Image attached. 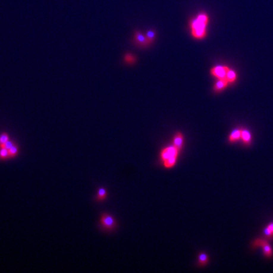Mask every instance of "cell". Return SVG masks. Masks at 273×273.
<instances>
[{"instance_id": "6da1fadb", "label": "cell", "mask_w": 273, "mask_h": 273, "mask_svg": "<svg viewBox=\"0 0 273 273\" xmlns=\"http://www.w3.org/2000/svg\"><path fill=\"white\" fill-rule=\"evenodd\" d=\"M209 16L205 12H200L190 21L192 35L196 39H202L206 35V29L209 23Z\"/></svg>"}, {"instance_id": "7a4b0ae2", "label": "cell", "mask_w": 273, "mask_h": 273, "mask_svg": "<svg viewBox=\"0 0 273 273\" xmlns=\"http://www.w3.org/2000/svg\"><path fill=\"white\" fill-rule=\"evenodd\" d=\"M100 223L106 230H112L116 227V222L114 217L109 214L105 213L101 216Z\"/></svg>"}, {"instance_id": "3957f363", "label": "cell", "mask_w": 273, "mask_h": 273, "mask_svg": "<svg viewBox=\"0 0 273 273\" xmlns=\"http://www.w3.org/2000/svg\"><path fill=\"white\" fill-rule=\"evenodd\" d=\"M180 153V150L176 148L172 145L166 147L161 151L160 157L161 159L163 161L168 159L172 156H178Z\"/></svg>"}, {"instance_id": "277c9868", "label": "cell", "mask_w": 273, "mask_h": 273, "mask_svg": "<svg viewBox=\"0 0 273 273\" xmlns=\"http://www.w3.org/2000/svg\"><path fill=\"white\" fill-rule=\"evenodd\" d=\"M230 69L226 66H216L211 69V73L218 79H226V74Z\"/></svg>"}, {"instance_id": "5b68a950", "label": "cell", "mask_w": 273, "mask_h": 273, "mask_svg": "<svg viewBox=\"0 0 273 273\" xmlns=\"http://www.w3.org/2000/svg\"><path fill=\"white\" fill-rule=\"evenodd\" d=\"M255 244H256L257 245H261L262 247V249H263V250H264V254L267 256V257H271L272 255V248L270 246V245L268 244V243L264 240H260V239H258L257 240V241L255 242Z\"/></svg>"}, {"instance_id": "8992f818", "label": "cell", "mask_w": 273, "mask_h": 273, "mask_svg": "<svg viewBox=\"0 0 273 273\" xmlns=\"http://www.w3.org/2000/svg\"><path fill=\"white\" fill-rule=\"evenodd\" d=\"M173 145L180 151L181 150L183 145V135L180 132H177L173 137Z\"/></svg>"}, {"instance_id": "52a82bcc", "label": "cell", "mask_w": 273, "mask_h": 273, "mask_svg": "<svg viewBox=\"0 0 273 273\" xmlns=\"http://www.w3.org/2000/svg\"><path fill=\"white\" fill-rule=\"evenodd\" d=\"M228 84L229 82L225 79H218V81H217L214 85V90L216 92H220V91L224 90L228 85Z\"/></svg>"}, {"instance_id": "ba28073f", "label": "cell", "mask_w": 273, "mask_h": 273, "mask_svg": "<svg viewBox=\"0 0 273 273\" xmlns=\"http://www.w3.org/2000/svg\"><path fill=\"white\" fill-rule=\"evenodd\" d=\"M241 129H235L231 131V133L229 135L228 141L230 142L234 143L235 142L241 139Z\"/></svg>"}, {"instance_id": "9c48e42d", "label": "cell", "mask_w": 273, "mask_h": 273, "mask_svg": "<svg viewBox=\"0 0 273 273\" xmlns=\"http://www.w3.org/2000/svg\"><path fill=\"white\" fill-rule=\"evenodd\" d=\"M134 38H135V41L137 43L139 44H140L141 46L148 45V43H147L145 35H144L142 34H141L139 31H137V30L135 32Z\"/></svg>"}, {"instance_id": "30bf717a", "label": "cell", "mask_w": 273, "mask_h": 273, "mask_svg": "<svg viewBox=\"0 0 273 273\" xmlns=\"http://www.w3.org/2000/svg\"><path fill=\"white\" fill-rule=\"evenodd\" d=\"M241 139L245 145H249L252 141V135L250 131L247 130L241 129Z\"/></svg>"}, {"instance_id": "8fae6325", "label": "cell", "mask_w": 273, "mask_h": 273, "mask_svg": "<svg viewBox=\"0 0 273 273\" xmlns=\"http://www.w3.org/2000/svg\"><path fill=\"white\" fill-rule=\"evenodd\" d=\"M178 156H172L163 161V165L166 168H171L176 164Z\"/></svg>"}, {"instance_id": "7c38bea8", "label": "cell", "mask_w": 273, "mask_h": 273, "mask_svg": "<svg viewBox=\"0 0 273 273\" xmlns=\"http://www.w3.org/2000/svg\"><path fill=\"white\" fill-rule=\"evenodd\" d=\"M209 262L208 255L205 252H201L198 256V263L200 266H205Z\"/></svg>"}, {"instance_id": "4fadbf2b", "label": "cell", "mask_w": 273, "mask_h": 273, "mask_svg": "<svg viewBox=\"0 0 273 273\" xmlns=\"http://www.w3.org/2000/svg\"><path fill=\"white\" fill-rule=\"evenodd\" d=\"M107 197V190L104 187H101L98 190L96 200L98 201H103Z\"/></svg>"}, {"instance_id": "5bb4252c", "label": "cell", "mask_w": 273, "mask_h": 273, "mask_svg": "<svg viewBox=\"0 0 273 273\" xmlns=\"http://www.w3.org/2000/svg\"><path fill=\"white\" fill-rule=\"evenodd\" d=\"M236 73L233 70L230 69L228 72L226 76V80L229 82V84L234 82L236 80Z\"/></svg>"}, {"instance_id": "9a60e30c", "label": "cell", "mask_w": 273, "mask_h": 273, "mask_svg": "<svg viewBox=\"0 0 273 273\" xmlns=\"http://www.w3.org/2000/svg\"><path fill=\"white\" fill-rule=\"evenodd\" d=\"M145 37L147 40V43H148V45L150 44L154 39L155 32L153 31V30H148L145 34Z\"/></svg>"}, {"instance_id": "2e32d148", "label": "cell", "mask_w": 273, "mask_h": 273, "mask_svg": "<svg viewBox=\"0 0 273 273\" xmlns=\"http://www.w3.org/2000/svg\"><path fill=\"white\" fill-rule=\"evenodd\" d=\"M9 140V136L7 134L3 133L0 135V149L4 148L5 144Z\"/></svg>"}, {"instance_id": "e0dca14e", "label": "cell", "mask_w": 273, "mask_h": 273, "mask_svg": "<svg viewBox=\"0 0 273 273\" xmlns=\"http://www.w3.org/2000/svg\"><path fill=\"white\" fill-rule=\"evenodd\" d=\"M8 151L9 158H14V157L16 156L18 153V148H17V145H15L14 144L12 148H10L9 149H8Z\"/></svg>"}, {"instance_id": "ac0fdd59", "label": "cell", "mask_w": 273, "mask_h": 273, "mask_svg": "<svg viewBox=\"0 0 273 273\" xmlns=\"http://www.w3.org/2000/svg\"><path fill=\"white\" fill-rule=\"evenodd\" d=\"M264 232L267 237L272 236L273 235V223H271L268 225L264 229Z\"/></svg>"}, {"instance_id": "d6986e66", "label": "cell", "mask_w": 273, "mask_h": 273, "mask_svg": "<svg viewBox=\"0 0 273 273\" xmlns=\"http://www.w3.org/2000/svg\"><path fill=\"white\" fill-rule=\"evenodd\" d=\"M9 158L8 149L5 148L0 149V159L4 160Z\"/></svg>"}, {"instance_id": "ffe728a7", "label": "cell", "mask_w": 273, "mask_h": 273, "mask_svg": "<svg viewBox=\"0 0 273 273\" xmlns=\"http://www.w3.org/2000/svg\"><path fill=\"white\" fill-rule=\"evenodd\" d=\"M14 145V144L12 142L11 140H8L7 142L5 144V145H4V148L5 149H9L10 148H12V147Z\"/></svg>"}, {"instance_id": "44dd1931", "label": "cell", "mask_w": 273, "mask_h": 273, "mask_svg": "<svg viewBox=\"0 0 273 273\" xmlns=\"http://www.w3.org/2000/svg\"><path fill=\"white\" fill-rule=\"evenodd\" d=\"M125 60L126 61H127V62H132V61H134V58H133V57L132 56H131V55H126L125 56Z\"/></svg>"}]
</instances>
